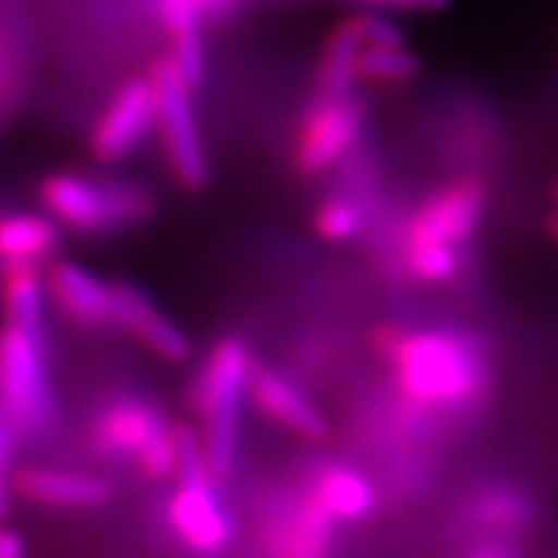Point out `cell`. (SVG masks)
I'll use <instances>...</instances> for the list:
<instances>
[{"instance_id": "6da1fadb", "label": "cell", "mask_w": 558, "mask_h": 558, "mask_svg": "<svg viewBox=\"0 0 558 558\" xmlns=\"http://www.w3.org/2000/svg\"><path fill=\"white\" fill-rule=\"evenodd\" d=\"M399 380L427 407H463L481 393L486 365L469 339L448 331H418L396 344Z\"/></svg>"}, {"instance_id": "7a4b0ae2", "label": "cell", "mask_w": 558, "mask_h": 558, "mask_svg": "<svg viewBox=\"0 0 558 558\" xmlns=\"http://www.w3.org/2000/svg\"><path fill=\"white\" fill-rule=\"evenodd\" d=\"M251 369L254 365L248 349L239 339H222L213 349L194 386V403L205 422L202 448L215 481L226 478L233 469L235 450H239L241 407L248 390Z\"/></svg>"}, {"instance_id": "3957f363", "label": "cell", "mask_w": 558, "mask_h": 558, "mask_svg": "<svg viewBox=\"0 0 558 558\" xmlns=\"http://www.w3.org/2000/svg\"><path fill=\"white\" fill-rule=\"evenodd\" d=\"M50 213L78 233H104L137 226L156 213V197L140 184L94 181L75 173H54L41 184Z\"/></svg>"}, {"instance_id": "277c9868", "label": "cell", "mask_w": 558, "mask_h": 558, "mask_svg": "<svg viewBox=\"0 0 558 558\" xmlns=\"http://www.w3.org/2000/svg\"><path fill=\"white\" fill-rule=\"evenodd\" d=\"M156 122L163 135L171 169L186 190H202L209 179L207 156L202 148L197 117L192 109V88L173 68L171 58L158 60L150 73Z\"/></svg>"}, {"instance_id": "5b68a950", "label": "cell", "mask_w": 558, "mask_h": 558, "mask_svg": "<svg viewBox=\"0 0 558 558\" xmlns=\"http://www.w3.org/2000/svg\"><path fill=\"white\" fill-rule=\"evenodd\" d=\"M50 407L41 337L9 324L0 331V411L16 427L32 429Z\"/></svg>"}, {"instance_id": "8992f818", "label": "cell", "mask_w": 558, "mask_h": 558, "mask_svg": "<svg viewBox=\"0 0 558 558\" xmlns=\"http://www.w3.org/2000/svg\"><path fill=\"white\" fill-rule=\"evenodd\" d=\"M109 320L137 337L160 360L179 365L190 357L192 344L184 337V331L169 316H163L158 305L128 279L109 282Z\"/></svg>"}, {"instance_id": "52a82bcc", "label": "cell", "mask_w": 558, "mask_h": 558, "mask_svg": "<svg viewBox=\"0 0 558 558\" xmlns=\"http://www.w3.org/2000/svg\"><path fill=\"white\" fill-rule=\"evenodd\" d=\"M156 122V99L150 78H132L117 90L107 114L96 124L90 150L104 163H114L135 150L140 137Z\"/></svg>"}, {"instance_id": "ba28073f", "label": "cell", "mask_w": 558, "mask_h": 558, "mask_svg": "<svg viewBox=\"0 0 558 558\" xmlns=\"http://www.w3.org/2000/svg\"><path fill=\"white\" fill-rule=\"evenodd\" d=\"M209 473L181 476L171 501V522L179 535L202 554H215L230 541V520L220 507Z\"/></svg>"}, {"instance_id": "9c48e42d", "label": "cell", "mask_w": 558, "mask_h": 558, "mask_svg": "<svg viewBox=\"0 0 558 558\" xmlns=\"http://www.w3.org/2000/svg\"><path fill=\"white\" fill-rule=\"evenodd\" d=\"M360 130V117L344 96H324L300 135L298 160L305 171H324L344 156Z\"/></svg>"}, {"instance_id": "30bf717a", "label": "cell", "mask_w": 558, "mask_h": 558, "mask_svg": "<svg viewBox=\"0 0 558 558\" xmlns=\"http://www.w3.org/2000/svg\"><path fill=\"white\" fill-rule=\"evenodd\" d=\"M166 429H169L166 418L148 401L120 399L109 403L96 418L94 442L109 456H120V452L137 456L145 445L163 435Z\"/></svg>"}, {"instance_id": "8fae6325", "label": "cell", "mask_w": 558, "mask_h": 558, "mask_svg": "<svg viewBox=\"0 0 558 558\" xmlns=\"http://www.w3.org/2000/svg\"><path fill=\"white\" fill-rule=\"evenodd\" d=\"M481 205V186L465 184L450 186V190L439 192L435 199L429 202L422 213L416 215L414 230H411V239L414 241H437V243H458L476 228Z\"/></svg>"}, {"instance_id": "7c38bea8", "label": "cell", "mask_w": 558, "mask_h": 558, "mask_svg": "<svg viewBox=\"0 0 558 558\" xmlns=\"http://www.w3.org/2000/svg\"><path fill=\"white\" fill-rule=\"evenodd\" d=\"M24 499L47 507H96L109 497V486L86 473L24 469L13 481Z\"/></svg>"}, {"instance_id": "4fadbf2b", "label": "cell", "mask_w": 558, "mask_h": 558, "mask_svg": "<svg viewBox=\"0 0 558 558\" xmlns=\"http://www.w3.org/2000/svg\"><path fill=\"white\" fill-rule=\"evenodd\" d=\"M248 390L251 396H254V401L259 403L269 416L282 422L284 427L295 429L305 437H320L326 432V422L324 416H320V411L313 407L295 386H290L288 380H282L277 373H271V369H251Z\"/></svg>"}, {"instance_id": "5bb4252c", "label": "cell", "mask_w": 558, "mask_h": 558, "mask_svg": "<svg viewBox=\"0 0 558 558\" xmlns=\"http://www.w3.org/2000/svg\"><path fill=\"white\" fill-rule=\"evenodd\" d=\"M52 295L81 324L109 320V284L73 262H62L50 275Z\"/></svg>"}, {"instance_id": "9a60e30c", "label": "cell", "mask_w": 558, "mask_h": 558, "mask_svg": "<svg viewBox=\"0 0 558 558\" xmlns=\"http://www.w3.org/2000/svg\"><path fill=\"white\" fill-rule=\"evenodd\" d=\"M58 228L41 215L0 218V259L5 264H34L58 248Z\"/></svg>"}, {"instance_id": "2e32d148", "label": "cell", "mask_w": 558, "mask_h": 558, "mask_svg": "<svg viewBox=\"0 0 558 558\" xmlns=\"http://www.w3.org/2000/svg\"><path fill=\"white\" fill-rule=\"evenodd\" d=\"M316 497L339 520H360L373 509V488L347 465H333L320 476Z\"/></svg>"}, {"instance_id": "e0dca14e", "label": "cell", "mask_w": 558, "mask_h": 558, "mask_svg": "<svg viewBox=\"0 0 558 558\" xmlns=\"http://www.w3.org/2000/svg\"><path fill=\"white\" fill-rule=\"evenodd\" d=\"M362 50V39L354 21L341 24L331 34L329 45H326L324 60H320V94L324 96H347L349 83L357 75V60Z\"/></svg>"}, {"instance_id": "ac0fdd59", "label": "cell", "mask_w": 558, "mask_h": 558, "mask_svg": "<svg viewBox=\"0 0 558 558\" xmlns=\"http://www.w3.org/2000/svg\"><path fill=\"white\" fill-rule=\"evenodd\" d=\"M5 308H9V324L41 337V290L34 264H9Z\"/></svg>"}, {"instance_id": "d6986e66", "label": "cell", "mask_w": 558, "mask_h": 558, "mask_svg": "<svg viewBox=\"0 0 558 558\" xmlns=\"http://www.w3.org/2000/svg\"><path fill=\"white\" fill-rule=\"evenodd\" d=\"M288 550L295 556H313L320 554L326 546V538L331 535V514L329 509L320 505L318 497H313L305 505H300L292 512L290 525L282 527Z\"/></svg>"}, {"instance_id": "ffe728a7", "label": "cell", "mask_w": 558, "mask_h": 558, "mask_svg": "<svg viewBox=\"0 0 558 558\" xmlns=\"http://www.w3.org/2000/svg\"><path fill=\"white\" fill-rule=\"evenodd\" d=\"M357 73L369 81H411L418 73V60L407 47H362Z\"/></svg>"}, {"instance_id": "44dd1931", "label": "cell", "mask_w": 558, "mask_h": 558, "mask_svg": "<svg viewBox=\"0 0 558 558\" xmlns=\"http://www.w3.org/2000/svg\"><path fill=\"white\" fill-rule=\"evenodd\" d=\"M409 264L411 271L424 282H448L458 271V254L450 243L411 239Z\"/></svg>"}, {"instance_id": "7402d4cb", "label": "cell", "mask_w": 558, "mask_h": 558, "mask_svg": "<svg viewBox=\"0 0 558 558\" xmlns=\"http://www.w3.org/2000/svg\"><path fill=\"white\" fill-rule=\"evenodd\" d=\"M320 235L331 241H347L360 230V209L349 199H331L318 213Z\"/></svg>"}, {"instance_id": "603a6c76", "label": "cell", "mask_w": 558, "mask_h": 558, "mask_svg": "<svg viewBox=\"0 0 558 558\" xmlns=\"http://www.w3.org/2000/svg\"><path fill=\"white\" fill-rule=\"evenodd\" d=\"M171 62L173 68L179 70L181 78L186 81V86L190 88L199 86L202 78H205V50H202L199 32L173 37Z\"/></svg>"}, {"instance_id": "cb8c5ba5", "label": "cell", "mask_w": 558, "mask_h": 558, "mask_svg": "<svg viewBox=\"0 0 558 558\" xmlns=\"http://www.w3.org/2000/svg\"><path fill=\"white\" fill-rule=\"evenodd\" d=\"M140 469L148 473L150 478H166L173 476L177 471V450H173V427H169L163 435H158L153 442L145 445L137 452Z\"/></svg>"}, {"instance_id": "d4e9b609", "label": "cell", "mask_w": 558, "mask_h": 558, "mask_svg": "<svg viewBox=\"0 0 558 558\" xmlns=\"http://www.w3.org/2000/svg\"><path fill=\"white\" fill-rule=\"evenodd\" d=\"M354 24H357L362 47H403V41H407L399 26L383 16L367 13V16H360Z\"/></svg>"}, {"instance_id": "484cf974", "label": "cell", "mask_w": 558, "mask_h": 558, "mask_svg": "<svg viewBox=\"0 0 558 558\" xmlns=\"http://www.w3.org/2000/svg\"><path fill=\"white\" fill-rule=\"evenodd\" d=\"M160 13H163L171 37L199 32L202 9L197 0H160Z\"/></svg>"}, {"instance_id": "4316f807", "label": "cell", "mask_w": 558, "mask_h": 558, "mask_svg": "<svg viewBox=\"0 0 558 558\" xmlns=\"http://www.w3.org/2000/svg\"><path fill=\"white\" fill-rule=\"evenodd\" d=\"M5 463H9V437L0 427V518L9 512V484H5Z\"/></svg>"}, {"instance_id": "83f0119b", "label": "cell", "mask_w": 558, "mask_h": 558, "mask_svg": "<svg viewBox=\"0 0 558 558\" xmlns=\"http://www.w3.org/2000/svg\"><path fill=\"white\" fill-rule=\"evenodd\" d=\"M26 554L24 541L13 530H0V558H19Z\"/></svg>"}, {"instance_id": "f1b7e54d", "label": "cell", "mask_w": 558, "mask_h": 558, "mask_svg": "<svg viewBox=\"0 0 558 558\" xmlns=\"http://www.w3.org/2000/svg\"><path fill=\"white\" fill-rule=\"evenodd\" d=\"M202 13H220L222 9H228L230 3H235V0H197Z\"/></svg>"}, {"instance_id": "f546056e", "label": "cell", "mask_w": 558, "mask_h": 558, "mask_svg": "<svg viewBox=\"0 0 558 558\" xmlns=\"http://www.w3.org/2000/svg\"><path fill=\"white\" fill-rule=\"evenodd\" d=\"M450 0H424V9L427 11H439V9H445V5H448Z\"/></svg>"}, {"instance_id": "4dcf8cb0", "label": "cell", "mask_w": 558, "mask_h": 558, "mask_svg": "<svg viewBox=\"0 0 558 558\" xmlns=\"http://www.w3.org/2000/svg\"><path fill=\"white\" fill-rule=\"evenodd\" d=\"M550 230L558 235V215H554V220H550Z\"/></svg>"}, {"instance_id": "1f68e13d", "label": "cell", "mask_w": 558, "mask_h": 558, "mask_svg": "<svg viewBox=\"0 0 558 558\" xmlns=\"http://www.w3.org/2000/svg\"><path fill=\"white\" fill-rule=\"evenodd\" d=\"M556 197H558V186H556Z\"/></svg>"}]
</instances>
